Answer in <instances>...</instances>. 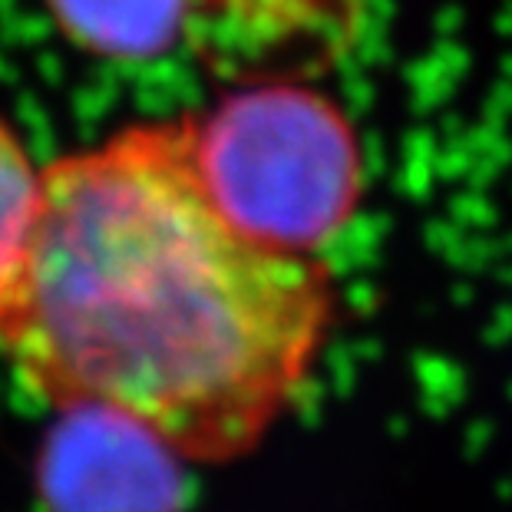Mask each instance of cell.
Wrapping results in <instances>:
<instances>
[{
    "label": "cell",
    "instance_id": "5",
    "mask_svg": "<svg viewBox=\"0 0 512 512\" xmlns=\"http://www.w3.org/2000/svg\"><path fill=\"white\" fill-rule=\"evenodd\" d=\"M40 205L43 172L34 166L27 146L7 119H0V331L24 281Z\"/></svg>",
    "mask_w": 512,
    "mask_h": 512
},
{
    "label": "cell",
    "instance_id": "2",
    "mask_svg": "<svg viewBox=\"0 0 512 512\" xmlns=\"http://www.w3.org/2000/svg\"><path fill=\"white\" fill-rule=\"evenodd\" d=\"M182 123L205 195L252 242L314 255L357 212L361 146L324 93L261 83Z\"/></svg>",
    "mask_w": 512,
    "mask_h": 512
},
{
    "label": "cell",
    "instance_id": "4",
    "mask_svg": "<svg viewBox=\"0 0 512 512\" xmlns=\"http://www.w3.org/2000/svg\"><path fill=\"white\" fill-rule=\"evenodd\" d=\"M76 47L110 60H152L176 47L192 0H43Z\"/></svg>",
    "mask_w": 512,
    "mask_h": 512
},
{
    "label": "cell",
    "instance_id": "1",
    "mask_svg": "<svg viewBox=\"0 0 512 512\" xmlns=\"http://www.w3.org/2000/svg\"><path fill=\"white\" fill-rule=\"evenodd\" d=\"M331 318L318 261L252 242L212 205L185 123H136L43 169L0 351L53 410L126 413L185 463L219 466L301 394Z\"/></svg>",
    "mask_w": 512,
    "mask_h": 512
},
{
    "label": "cell",
    "instance_id": "3",
    "mask_svg": "<svg viewBox=\"0 0 512 512\" xmlns=\"http://www.w3.org/2000/svg\"><path fill=\"white\" fill-rule=\"evenodd\" d=\"M57 413L37 466L47 512H179L185 460L166 440L106 407Z\"/></svg>",
    "mask_w": 512,
    "mask_h": 512
}]
</instances>
